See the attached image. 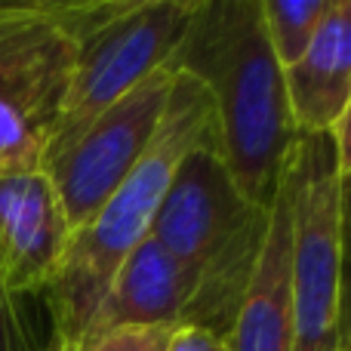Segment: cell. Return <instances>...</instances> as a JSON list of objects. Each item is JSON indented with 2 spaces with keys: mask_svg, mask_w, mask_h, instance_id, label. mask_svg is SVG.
<instances>
[{
  "mask_svg": "<svg viewBox=\"0 0 351 351\" xmlns=\"http://www.w3.org/2000/svg\"><path fill=\"white\" fill-rule=\"evenodd\" d=\"M213 142H219L213 99L194 77L176 71L170 102L145 158L90 222L71 231L65 259L40 296L49 315V342L71 351L84 339L117 268L142 237L152 234L154 216L179 160Z\"/></svg>",
  "mask_w": 351,
  "mask_h": 351,
  "instance_id": "2",
  "label": "cell"
},
{
  "mask_svg": "<svg viewBox=\"0 0 351 351\" xmlns=\"http://www.w3.org/2000/svg\"><path fill=\"white\" fill-rule=\"evenodd\" d=\"M170 333V327H114L84 336L71 351H167Z\"/></svg>",
  "mask_w": 351,
  "mask_h": 351,
  "instance_id": "14",
  "label": "cell"
},
{
  "mask_svg": "<svg viewBox=\"0 0 351 351\" xmlns=\"http://www.w3.org/2000/svg\"><path fill=\"white\" fill-rule=\"evenodd\" d=\"M265 228L268 206H256L241 194L219 142L194 148L179 160L152 234L200 274V315L194 327L213 330L228 342Z\"/></svg>",
  "mask_w": 351,
  "mask_h": 351,
  "instance_id": "3",
  "label": "cell"
},
{
  "mask_svg": "<svg viewBox=\"0 0 351 351\" xmlns=\"http://www.w3.org/2000/svg\"><path fill=\"white\" fill-rule=\"evenodd\" d=\"M197 315L200 274L176 259L154 234H145L117 268L86 336L114 327H194Z\"/></svg>",
  "mask_w": 351,
  "mask_h": 351,
  "instance_id": "9",
  "label": "cell"
},
{
  "mask_svg": "<svg viewBox=\"0 0 351 351\" xmlns=\"http://www.w3.org/2000/svg\"><path fill=\"white\" fill-rule=\"evenodd\" d=\"M167 351H231V346L216 336L213 330L204 327H191V324H182L170 333V346Z\"/></svg>",
  "mask_w": 351,
  "mask_h": 351,
  "instance_id": "15",
  "label": "cell"
},
{
  "mask_svg": "<svg viewBox=\"0 0 351 351\" xmlns=\"http://www.w3.org/2000/svg\"><path fill=\"white\" fill-rule=\"evenodd\" d=\"M333 0H259L268 43L280 68H290L308 49Z\"/></svg>",
  "mask_w": 351,
  "mask_h": 351,
  "instance_id": "12",
  "label": "cell"
},
{
  "mask_svg": "<svg viewBox=\"0 0 351 351\" xmlns=\"http://www.w3.org/2000/svg\"><path fill=\"white\" fill-rule=\"evenodd\" d=\"M342 351H351V265H346V278H342Z\"/></svg>",
  "mask_w": 351,
  "mask_h": 351,
  "instance_id": "17",
  "label": "cell"
},
{
  "mask_svg": "<svg viewBox=\"0 0 351 351\" xmlns=\"http://www.w3.org/2000/svg\"><path fill=\"white\" fill-rule=\"evenodd\" d=\"M25 302L28 299L10 293L0 280V351H47L49 336H37Z\"/></svg>",
  "mask_w": 351,
  "mask_h": 351,
  "instance_id": "13",
  "label": "cell"
},
{
  "mask_svg": "<svg viewBox=\"0 0 351 351\" xmlns=\"http://www.w3.org/2000/svg\"><path fill=\"white\" fill-rule=\"evenodd\" d=\"M339 351H342V348H339Z\"/></svg>",
  "mask_w": 351,
  "mask_h": 351,
  "instance_id": "20",
  "label": "cell"
},
{
  "mask_svg": "<svg viewBox=\"0 0 351 351\" xmlns=\"http://www.w3.org/2000/svg\"><path fill=\"white\" fill-rule=\"evenodd\" d=\"M71 80L68 0H0V167L43 164Z\"/></svg>",
  "mask_w": 351,
  "mask_h": 351,
  "instance_id": "5",
  "label": "cell"
},
{
  "mask_svg": "<svg viewBox=\"0 0 351 351\" xmlns=\"http://www.w3.org/2000/svg\"><path fill=\"white\" fill-rule=\"evenodd\" d=\"M293 262L290 321L293 351L342 348V179L327 133L296 136L290 152Z\"/></svg>",
  "mask_w": 351,
  "mask_h": 351,
  "instance_id": "6",
  "label": "cell"
},
{
  "mask_svg": "<svg viewBox=\"0 0 351 351\" xmlns=\"http://www.w3.org/2000/svg\"><path fill=\"white\" fill-rule=\"evenodd\" d=\"M290 262H293V182L287 158L280 185L268 206V228L259 262L231 324V351H293L290 321Z\"/></svg>",
  "mask_w": 351,
  "mask_h": 351,
  "instance_id": "10",
  "label": "cell"
},
{
  "mask_svg": "<svg viewBox=\"0 0 351 351\" xmlns=\"http://www.w3.org/2000/svg\"><path fill=\"white\" fill-rule=\"evenodd\" d=\"M287 105L299 136L330 133L351 99V0H333L302 56L284 68Z\"/></svg>",
  "mask_w": 351,
  "mask_h": 351,
  "instance_id": "11",
  "label": "cell"
},
{
  "mask_svg": "<svg viewBox=\"0 0 351 351\" xmlns=\"http://www.w3.org/2000/svg\"><path fill=\"white\" fill-rule=\"evenodd\" d=\"M71 243V222L43 164L0 167V280L40 299Z\"/></svg>",
  "mask_w": 351,
  "mask_h": 351,
  "instance_id": "8",
  "label": "cell"
},
{
  "mask_svg": "<svg viewBox=\"0 0 351 351\" xmlns=\"http://www.w3.org/2000/svg\"><path fill=\"white\" fill-rule=\"evenodd\" d=\"M327 136H330V142H333L336 173H339V179H351V99Z\"/></svg>",
  "mask_w": 351,
  "mask_h": 351,
  "instance_id": "16",
  "label": "cell"
},
{
  "mask_svg": "<svg viewBox=\"0 0 351 351\" xmlns=\"http://www.w3.org/2000/svg\"><path fill=\"white\" fill-rule=\"evenodd\" d=\"M342 247L346 265H351V179H342Z\"/></svg>",
  "mask_w": 351,
  "mask_h": 351,
  "instance_id": "18",
  "label": "cell"
},
{
  "mask_svg": "<svg viewBox=\"0 0 351 351\" xmlns=\"http://www.w3.org/2000/svg\"><path fill=\"white\" fill-rule=\"evenodd\" d=\"M47 351H62V348L56 346V342H47Z\"/></svg>",
  "mask_w": 351,
  "mask_h": 351,
  "instance_id": "19",
  "label": "cell"
},
{
  "mask_svg": "<svg viewBox=\"0 0 351 351\" xmlns=\"http://www.w3.org/2000/svg\"><path fill=\"white\" fill-rule=\"evenodd\" d=\"M170 68L194 77L213 99L219 152L241 194L271 206L299 133L259 0H197Z\"/></svg>",
  "mask_w": 351,
  "mask_h": 351,
  "instance_id": "1",
  "label": "cell"
},
{
  "mask_svg": "<svg viewBox=\"0 0 351 351\" xmlns=\"http://www.w3.org/2000/svg\"><path fill=\"white\" fill-rule=\"evenodd\" d=\"M197 0H68L74 25V80L49 160L133 86L170 65Z\"/></svg>",
  "mask_w": 351,
  "mask_h": 351,
  "instance_id": "4",
  "label": "cell"
},
{
  "mask_svg": "<svg viewBox=\"0 0 351 351\" xmlns=\"http://www.w3.org/2000/svg\"><path fill=\"white\" fill-rule=\"evenodd\" d=\"M173 80L176 71L170 65L154 71L111 108L93 117L71 145L43 160V170L59 191L71 231L90 222L99 206L145 158L170 102Z\"/></svg>",
  "mask_w": 351,
  "mask_h": 351,
  "instance_id": "7",
  "label": "cell"
}]
</instances>
